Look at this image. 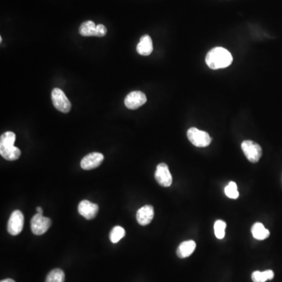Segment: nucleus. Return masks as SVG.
I'll list each match as a JSON object with an SVG mask.
<instances>
[{
	"label": "nucleus",
	"instance_id": "f257e3e1",
	"mask_svg": "<svg viewBox=\"0 0 282 282\" xmlns=\"http://www.w3.org/2000/svg\"><path fill=\"white\" fill-rule=\"evenodd\" d=\"M233 62V58L228 49L215 47L207 53L206 62L211 69L216 70L228 68Z\"/></svg>",
	"mask_w": 282,
	"mask_h": 282
},
{
	"label": "nucleus",
	"instance_id": "f03ea898",
	"mask_svg": "<svg viewBox=\"0 0 282 282\" xmlns=\"http://www.w3.org/2000/svg\"><path fill=\"white\" fill-rule=\"evenodd\" d=\"M187 135L190 143L198 148L208 147L212 142V138L209 133L197 128L192 127L189 129Z\"/></svg>",
	"mask_w": 282,
	"mask_h": 282
},
{
	"label": "nucleus",
	"instance_id": "7ed1b4c3",
	"mask_svg": "<svg viewBox=\"0 0 282 282\" xmlns=\"http://www.w3.org/2000/svg\"><path fill=\"white\" fill-rule=\"evenodd\" d=\"M241 149L247 159L251 163H257L262 157V148L254 141L245 140L241 143Z\"/></svg>",
	"mask_w": 282,
	"mask_h": 282
},
{
	"label": "nucleus",
	"instance_id": "20e7f679",
	"mask_svg": "<svg viewBox=\"0 0 282 282\" xmlns=\"http://www.w3.org/2000/svg\"><path fill=\"white\" fill-rule=\"evenodd\" d=\"M53 106L62 113H68L72 108V104L65 95L63 90L59 88L53 89L51 94Z\"/></svg>",
	"mask_w": 282,
	"mask_h": 282
},
{
	"label": "nucleus",
	"instance_id": "39448f33",
	"mask_svg": "<svg viewBox=\"0 0 282 282\" xmlns=\"http://www.w3.org/2000/svg\"><path fill=\"white\" fill-rule=\"evenodd\" d=\"M51 226V219L45 217L43 214L35 215L31 220V230L34 235H42Z\"/></svg>",
	"mask_w": 282,
	"mask_h": 282
},
{
	"label": "nucleus",
	"instance_id": "423d86ee",
	"mask_svg": "<svg viewBox=\"0 0 282 282\" xmlns=\"http://www.w3.org/2000/svg\"><path fill=\"white\" fill-rule=\"evenodd\" d=\"M24 215L21 211H14L8 220L7 231L9 234L15 236L21 233L24 227Z\"/></svg>",
	"mask_w": 282,
	"mask_h": 282
},
{
	"label": "nucleus",
	"instance_id": "0eeeda50",
	"mask_svg": "<svg viewBox=\"0 0 282 282\" xmlns=\"http://www.w3.org/2000/svg\"><path fill=\"white\" fill-rule=\"evenodd\" d=\"M155 180L159 185L168 187L173 183V177L170 174L168 166L165 163L158 164L155 174Z\"/></svg>",
	"mask_w": 282,
	"mask_h": 282
},
{
	"label": "nucleus",
	"instance_id": "6e6552de",
	"mask_svg": "<svg viewBox=\"0 0 282 282\" xmlns=\"http://www.w3.org/2000/svg\"><path fill=\"white\" fill-rule=\"evenodd\" d=\"M147 102V97L141 91H133L129 93L125 98V105L131 110L139 108Z\"/></svg>",
	"mask_w": 282,
	"mask_h": 282
},
{
	"label": "nucleus",
	"instance_id": "1a4fd4ad",
	"mask_svg": "<svg viewBox=\"0 0 282 282\" xmlns=\"http://www.w3.org/2000/svg\"><path fill=\"white\" fill-rule=\"evenodd\" d=\"M104 155L99 152H93L86 155L81 161V167L82 170H91L100 166L104 161Z\"/></svg>",
	"mask_w": 282,
	"mask_h": 282
},
{
	"label": "nucleus",
	"instance_id": "9d476101",
	"mask_svg": "<svg viewBox=\"0 0 282 282\" xmlns=\"http://www.w3.org/2000/svg\"><path fill=\"white\" fill-rule=\"evenodd\" d=\"M78 213L86 219H93L97 216L98 213L99 206L95 203H91L88 200H82L78 204Z\"/></svg>",
	"mask_w": 282,
	"mask_h": 282
},
{
	"label": "nucleus",
	"instance_id": "9b49d317",
	"mask_svg": "<svg viewBox=\"0 0 282 282\" xmlns=\"http://www.w3.org/2000/svg\"><path fill=\"white\" fill-rule=\"evenodd\" d=\"M21 151L14 144H0V155L8 161H15L21 156Z\"/></svg>",
	"mask_w": 282,
	"mask_h": 282
},
{
	"label": "nucleus",
	"instance_id": "f8f14e48",
	"mask_svg": "<svg viewBox=\"0 0 282 282\" xmlns=\"http://www.w3.org/2000/svg\"><path fill=\"white\" fill-rule=\"evenodd\" d=\"M155 216V211L152 206L141 207L136 213V220L141 226H147L152 222Z\"/></svg>",
	"mask_w": 282,
	"mask_h": 282
},
{
	"label": "nucleus",
	"instance_id": "ddd939ff",
	"mask_svg": "<svg viewBox=\"0 0 282 282\" xmlns=\"http://www.w3.org/2000/svg\"><path fill=\"white\" fill-rule=\"evenodd\" d=\"M136 51L142 56H148L153 51V43L152 38L145 35L140 38L139 43L136 46Z\"/></svg>",
	"mask_w": 282,
	"mask_h": 282
},
{
	"label": "nucleus",
	"instance_id": "4468645a",
	"mask_svg": "<svg viewBox=\"0 0 282 282\" xmlns=\"http://www.w3.org/2000/svg\"><path fill=\"white\" fill-rule=\"evenodd\" d=\"M195 248V241H193V240L184 241L177 248V256L181 259L187 258V257H190L194 252Z\"/></svg>",
	"mask_w": 282,
	"mask_h": 282
},
{
	"label": "nucleus",
	"instance_id": "2eb2a0df",
	"mask_svg": "<svg viewBox=\"0 0 282 282\" xmlns=\"http://www.w3.org/2000/svg\"><path fill=\"white\" fill-rule=\"evenodd\" d=\"M252 236L257 240H265L270 236V231L264 228V224L261 223H256L251 228Z\"/></svg>",
	"mask_w": 282,
	"mask_h": 282
},
{
	"label": "nucleus",
	"instance_id": "dca6fc26",
	"mask_svg": "<svg viewBox=\"0 0 282 282\" xmlns=\"http://www.w3.org/2000/svg\"><path fill=\"white\" fill-rule=\"evenodd\" d=\"M79 34L85 37L97 36V25L94 21H85L80 26Z\"/></svg>",
	"mask_w": 282,
	"mask_h": 282
},
{
	"label": "nucleus",
	"instance_id": "f3484780",
	"mask_svg": "<svg viewBox=\"0 0 282 282\" xmlns=\"http://www.w3.org/2000/svg\"><path fill=\"white\" fill-rule=\"evenodd\" d=\"M274 273L273 270H267L265 271H254L251 274V280L253 282H265L274 278Z\"/></svg>",
	"mask_w": 282,
	"mask_h": 282
},
{
	"label": "nucleus",
	"instance_id": "a211bd4d",
	"mask_svg": "<svg viewBox=\"0 0 282 282\" xmlns=\"http://www.w3.org/2000/svg\"><path fill=\"white\" fill-rule=\"evenodd\" d=\"M65 275L63 270L54 269L48 274L46 282H65Z\"/></svg>",
	"mask_w": 282,
	"mask_h": 282
},
{
	"label": "nucleus",
	"instance_id": "6ab92c4d",
	"mask_svg": "<svg viewBox=\"0 0 282 282\" xmlns=\"http://www.w3.org/2000/svg\"><path fill=\"white\" fill-rule=\"evenodd\" d=\"M126 235V231L124 228L120 226H116L111 230L110 233V240L112 243H118L122 238Z\"/></svg>",
	"mask_w": 282,
	"mask_h": 282
},
{
	"label": "nucleus",
	"instance_id": "aec40b11",
	"mask_svg": "<svg viewBox=\"0 0 282 282\" xmlns=\"http://www.w3.org/2000/svg\"><path fill=\"white\" fill-rule=\"evenodd\" d=\"M227 228L226 222L221 219H218L215 222L214 232L215 235L218 239H223L225 237V229Z\"/></svg>",
	"mask_w": 282,
	"mask_h": 282
},
{
	"label": "nucleus",
	"instance_id": "412c9836",
	"mask_svg": "<svg viewBox=\"0 0 282 282\" xmlns=\"http://www.w3.org/2000/svg\"><path fill=\"white\" fill-rule=\"evenodd\" d=\"M225 194L228 198L231 199H237L239 197V192L238 190V186L236 183L231 181L228 185L225 187Z\"/></svg>",
	"mask_w": 282,
	"mask_h": 282
},
{
	"label": "nucleus",
	"instance_id": "4be33fe9",
	"mask_svg": "<svg viewBox=\"0 0 282 282\" xmlns=\"http://www.w3.org/2000/svg\"><path fill=\"white\" fill-rule=\"evenodd\" d=\"M107 27L104 24H97V37H104L107 34Z\"/></svg>",
	"mask_w": 282,
	"mask_h": 282
},
{
	"label": "nucleus",
	"instance_id": "5701e85b",
	"mask_svg": "<svg viewBox=\"0 0 282 282\" xmlns=\"http://www.w3.org/2000/svg\"><path fill=\"white\" fill-rule=\"evenodd\" d=\"M36 212H37V213H39V214H43V210L41 207L36 208Z\"/></svg>",
	"mask_w": 282,
	"mask_h": 282
},
{
	"label": "nucleus",
	"instance_id": "b1692460",
	"mask_svg": "<svg viewBox=\"0 0 282 282\" xmlns=\"http://www.w3.org/2000/svg\"><path fill=\"white\" fill-rule=\"evenodd\" d=\"M1 282H15L13 279H5V280H2Z\"/></svg>",
	"mask_w": 282,
	"mask_h": 282
}]
</instances>
